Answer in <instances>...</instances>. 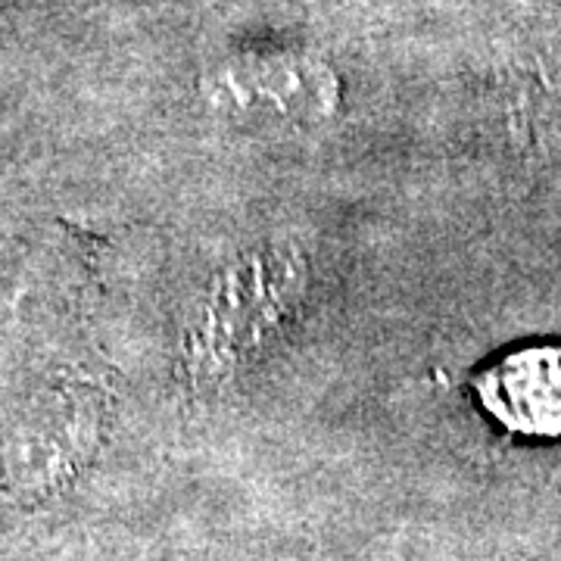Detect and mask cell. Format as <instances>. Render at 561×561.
Segmentation results:
<instances>
[{
  "instance_id": "cell-1",
  "label": "cell",
  "mask_w": 561,
  "mask_h": 561,
  "mask_svg": "<svg viewBox=\"0 0 561 561\" xmlns=\"http://www.w3.org/2000/svg\"><path fill=\"white\" fill-rule=\"evenodd\" d=\"M483 409L522 437H561V346L508 353L478 378Z\"/></svg>"
}]
</instances>
